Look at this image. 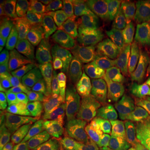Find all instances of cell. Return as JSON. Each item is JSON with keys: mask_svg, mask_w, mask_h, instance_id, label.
<instances>
[{"mask_svg": "<svg viewBox=\"0 0 150 150\" xmlns=\"http://www.w3.org/2000/svg\"><path fill=\"white\" fill-rule=\"evenodd\" d=\"M48 80L70 123L75 150H107L129 102L110 82L103 65L70 70Z\"/></svg>", "mask_w": 150, "mask_h": 150, "instance_id": "6da1fadb", "label": "cell"}, {"mask_svg": "<svg viewBox=\"0 0 150 150\" xmlns=\"http://www.w3.org/2000/svg\"><path fill=\"white\" fill-rule=\"evenodd\" d=\"M103 70L127 102L150 98V52L123 38L113 37Z\"/></svg>", "mask_w": 150, "mask_h": 150, "instance_id": "5b68a950", "label": "cell"}, {"mask_svg": "<svg viewBox=\"0 0 150 150\" xmlns=\"http://www.w3.org/2000/svg\"><path fill=\"white\" fill-rule=\"evenodd\" d=\"M117 32V7L107 0H75L65 13L64 47L72 70L102 65Z\"/></svg>", "mask_w": 150, "mask_h": 150, "instance_id": "277c9868", "label": "cell"}, {"mask_svg": "<svg viewBox=\"0 0 150 150\" xmlns=\"http://www.w3.org/2000/svg\"><path fill=\"white\" fill-rule=\"evenodd\" d=\"M57 103L48 79L22 65L4 74L0 105V145L32 150L50 110Z\"/></svg>", "mask_w": 150, "mask_h": 150, "instance_id": "7a4b0ae2", "label": "cell"}, {"mask_svg": "<svg viewBox=\"0 0 150 150\" xmlns=\"http://www.w3.org/2000/svg\"><path fill=\"white\" fill-rule=\"evenodd\" d=\"M115 37L150 52V2L127 0L118 4Z\"/></svg>", "mask_w": 150, "mask_h": 150, "instance_id": "52a82bcc", "label": "cell"}, {"mask_svg": "<svg viewBox=\"0 0 150 150\" xmlns=\"http://www.w3.org/2000/svg\"><path fill=\"white\" fill-rule=\"evenodd\" d=\"M0 150H8V149H5V147H2V145H0Z\"/></svg>", "mask_w": 150, "mask_h": 150, "instance_id": "30bf717a", "label": "cell"}, {"mask_svg": "<svg viewBox=\"0 0 150 150\" xmlns=\"http://www.w3.org/2000/svg\"><path fill=\"white\" fill-rule=\"evenodd\" d=\"M67 7L64 0L20 2L12 22L25 64L45 79H57L72 70L64 47Z\"/></svg>", "mask_w": 150, "mask_h": 150, "instance_id": "3957f363", "label": "cell"}, {"mask_svg": "<svg viewBox=\"0 0 150 150\" xmlns=\"http://www.w3.org/2000/svg\"><path fill=\"white\" fill-rule=\"evenodd\" d=\"M32 150H75L74 134L59 102L50 110Z\"/></svg>", "mask_w": 150, "mask_h": 150, "instance_id": "ba28073f", "label": "cell"}, {"mask_svg": "<svg viewBox=\"0 0 150 150\" xmlns=\"http://www.w3.org/2000/svg\"><path fill=\"white\" fill-rule=\"evenodd\" d=\"M0 59H2L4 67L5 65H8V67L10 65H15V67L27 65L20 54L15 33H13V27L10 22L5 20H0Z\"/></svg>", "mask_w": 150, "mask_h": 150, "instance_id": "9c48e42d", "label": "cell"}, {"mask_svg": "<svg viewBox=\"0 0 150 150\" xmlns=\"http://www.w3.org/2000/svg\"><path fill=\"white\" fill-rule=\"evenodd\" d=\"M107 150H150V98L129 102Z\"/></svg>", "mask_w": 150, "mask_h": 150, "instance_id": "8992f818", "label": "cell"}]
</instances>
